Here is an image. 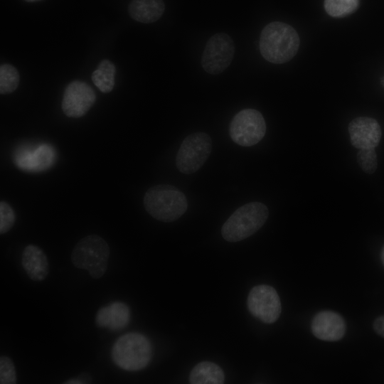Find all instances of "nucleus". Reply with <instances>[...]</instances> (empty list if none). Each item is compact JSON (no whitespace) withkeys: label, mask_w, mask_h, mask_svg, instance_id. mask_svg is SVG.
I'll list each match as a JSON object with an SVG mask.
<instances>
[{"label":"nucleus","mask_w":384,"mask_h":384,"mask_svg":"<svg viewBox=\"0 0 384 384\" xmlns=\"http://www.w3.org/2000/svg\"><path fill=\"white\" fill-rule=\"evenodd\" d=\"M359 6V0H324L326 12L331 16L342 18L355 12Z\"/></svg>","instance_id":"obj_19"},{"label":"nucleus","mask_w":384,"mask_h":384,"mask_svg":"<svg viewBox=\"0 0 384 384\" xmlns=\"http://www.w3.org/2000/svg\"><path fill=\"white\" fill-rule=\"evenodd\" d=\"M144 206L154 218L162 222H172L184 214L188 203L183 193L175 186L159 184L146 191Z\"/></svg>","instance_id":"obj_2"},{"label":"nucleus","mask_w":384,"mask_h":384,"mask_svg":"<svg viewBox=\"0 0 384 384\" xmlns=\"http://www.w3.org/2000/svg\"><path fill=\"white\" fill-rule=\"evenodd\" d=\"M383 85H384V78H383Z\"/></svg>","instance_id":"obj_28"},{"label":"nucleus","mask_w":384,"mask_h":384,"mask_svg":"<svg viewBox=\"0 0 384 384\" xmlns=\"http://www.w3.org/2000/svg\"><path fill=\"white\" fill-rule=\"evenodd\" d=\"M357 161L361 169L368 174L377 169L378 160L375 149H361L357 153Z\"/></svg>","instance_id":"obj_21"},{"label":"nucleus","mask_w":384,"mask_h":384,"mask_svg":"<svg viewBox=\"0 0 384 384\" xmlns=\"http://www.w3.org/2000/svg\"><path fill=\"white\" fill-rule=\"evenodd\" d=\"M348 132L351 144L358 149H375L382 135L378 122L368 117L353 119L348 124Z\"/></svg>","instance_id":"obj_11"},{"label":"nucleus","mask_w":384,"mask_h":384,"mask_svg":"<svg viewBox=\"0 0 384 384\" xmlns=\"http://www.w3.org/2000/svg\"><path fill=\"white\" fill-rule=\"evenodd\" d=\"M64 383H66V384H82V383H85V382H84V380L82 379H79V378H70L68 380H66Z\"/></svg>","instance_id":"obj_25"},{"label":"nucleus","mask_w":384,"mask_h":384,"mask_svg":"<svg viewBox=\"0 0 384 384\" xmlns=\"http://www.w3.org/2000/svg\"><path fill=\"white\" fill-rule=\"evenodd\" d=\"M17 378L15 366L11 359L6 356L0 358V383L15 384Z\"/></svg>","instance_id":"obj_22"},{"label":"nucleus","mask_w":384,"mask_h":384,"mask_svg":"<svg viewBox=\"0 0 384 384\" xmlns=\"http://www.w3.org/2000/svg\"><path fill=\"white\" fill-rule=\"evenodd\" d=\"M266 124L262 114L254 109H244L238 112L230 122L229 134L231 139L242 146L257 144L265 136Z\"/></svg>","instance_id":"obj_7"},{"label":"nucleus","mask_w":384,"mask_h":384,"mask_svg":"<svg viewBox=\"0 0 384 384\" xmlns=\"http://www.w3.org/2000/svg\"><path fill=\"white\" fill-rule=\"evenodd\" d=\"M311 332L315 337L326 341L341 339L346 329V322L338 313L332 311H321L313 318Z\"/></svg>","instance_id":"obj_12"},{"label":"nucleus","mask_w":384,"mask_h":384,"mask_svg":"<svg viewBox=\"0 0 384 384\" xmlns=\"http://www.w3.org/2000/svg\"><path fill=\"white\" fill-rule=\"evenodd\" d=\"M19 74L15 67L10 64H3L0 67V93L8 94L14 92L19 83Z\"/></svg>","instance_id":"obj_20"},{"label":"nucleus","mask_w":384,"mask_h":384,"mask_svg":"<svg viewBox=\"0 0 384 384\" xmlns=\"http://www.w3.org/2000/svg\"><path fill=\"white\" fill-rule=\"evenodd\" d=\"M21 265L28 277L33 281H43L49 273L46 255L38 246L33 244L28 245L23 249Z\"/></svg>","instance_id":"obj_15"},{"label":"nucleus","mask_w":384,"mask_h":384,"mask_svg":"<svg viewBox=\"0 0 384 384\" xmlns=\"http://www.w3.org/2000/svg\"><path fill=\"white\" fill-rule=\"evenodd\" d=\"M16 216L14 209L4 201L0 203V233L9 232L15 223Z\"/></svg>","instance_id":"obj_23"},{"label":"nucleus","mask_w":384,"mask_h":384,"mask_svg":"<svg viewBox=\"0 0 384 384\" xmlns=\"http://www.w3.org/2000/svg\"><path fill=\"white\" fill-rule=\"evenodd\" d=\"M164 9L163 0H132L128 6V12L134 20L149 23L159 19Z\"/></svg>","instance_id":"obj_16"},{"label":"nucleus","mask_w":384,"mask_h":384,"mask_svg":"<svg viewBox=\"0 0 384 384\" xmlns=\"http://www.w3.org/2000/svg\"><path fill=\"white\" fill-rule=\"evenodd\" d=\"M212 150V139L205 132H195L182 142L176 156V165L184 174L196 172L208 159Z\"/></svg>","instance_id":"obj_6"},{"label":"nucleus","mask_w":384,"mask_h":384,"mask_svg":"<svg viewBox=\"0 0 384 384\" xmlns=\"http://www.w3.org/2000/svg\"><path fill=\"white\" fill-rule=\"evenodd\" d=\"M111 356L114 363L125 370L146 368L152 358V346L144 335L131 332L120 336L114 343Z\"/></svg>","instance_id":"obj_3"},{"label":"nucleus","mask_w":384,"mask_h":384,"mask_svg":"<svg viewBox=\"0 0 384 384\" xmlns=\"http://www.w3.org/2000/svg\"><path fill=\"white\" fill-rule=\"evenodd\" d=\"M300 40L290 25L274 21L265 26L260 34V50L262 57L274 64L290 60L297 53Z\"/></svg>","instance_id":"obj_1"},{"label":"nucleus","mask_w":384,"mask_h":384,"mask_svg":"<svg viewBox=\"0 0 384 384\" xmlns=\"http://www.w3.org/2000/svg\"><path fill=\"white\" fill-rule=\"evenodd\" d=\"M110 255L107 241L97 235H89L77 242L70 258L76 268L86 270L92 278L99 279L107 271Z\"/></svg>","instance_id":"obj_5"},{"label":"nucleus","mask_w":384,"mask_h":384,"mask_svg":"<svg viewBox=\"0 0 384 384\" xmlns=\"http://www.w3.org/2000/svg\"><path fill=\"white\" fill-rule=\"evenodd\" d=\"M380 257H381V260L383 262V264L384 265V247L382 249Z\"/></svg>","instance_id":"obj_26"},{"label":"nucleus","mask_w":384,"mask_h":384,"mask_svg":"<svg viewBox=\"0 0 384 384\" xmlns=\"http://www.w3.org/2000/svg\"><path fill=\"white\" fill-rule=\"evenodd\" d=\"M234 53L235 46L231 37L225 33H218L210 38L205 46L202 67L209 74H220L230 65Z\"/></svg>","instance_id":"obj_8"},{"label":"nucleus","mask_w":384,"mask_h":384,"mask_svg":"<svg viewBox=\"0 0 384 384\" xmlns=\"http://www.w3.org/2000/svg\"><path fill=\"white\" fill-rule=\"evenodd\" d=\"M247 304L250 312L265 324L275 322L282 311L277 291L267 284H260L252 288L247 297Z\"/></svg>","instance_id":"obj_9"},{"label":"nucleus","mask_w":384,"mask_h":384,"mask_svg":"<svg viewBox=\"0 0 384 384\" xmlns=\"http://www.w3.org/2000/svg\"><path fill=\"white\" fill-rule=\"evenodd\" d=\"M269 215L267 206L252 202L238 208L224 223L223 238L228 242L242 240L255 233L266 222Z\"/></svg>","instance_id":"obj_4"},{"label":"nucleus","mask_w":384,"mask_h":384,"mask_svg":"<svg viewBox=\"0 0 384 384\" xmlns=\"http://www.w3.org/2000/svg\"><path fill=\"white\" fill-rule=\"evenodd\" d=\"M224 382L225 375L222 368L210 361L196 364L189 376V383L191 384H222Z\"/></svg>","instance_id":"obj_17"},{"label":"nucleus","mask_w":384,"mask_h":384,"mask_svg":"<svg viewBox=\"0 0 384 384\" xmlns=\"http://www.w3.org/2000/svg\"><path fill=\"white\" fill-rule=\"evenodd\" d=\"M129 307L121 302H114L99 309L95 319L97 326L107 327L112 331L124 329L129 324Z\"/></svg>","instance_id":"obj_14"},{"label":"nucleus","mask_w":384,"mask_h":384,"mask_svg":"<svg viewBox=\"0 0 384 384\" xmlns=\"http://www.w3.org/2000/svg\"><path fill=\"white\" fill-rule=\"evenodd\" d=\"M27 2H33V1H41V0H25Z\"/></svg>","instance_id":"obj_27"},{"label":"nucleus","mask_w":384,"mask_h":384,"mask_svg":"<svg viewBox=\"0 0 384 384\" xmlns=\"http://www.w3.org/2000/svg\"><path fill=\"white\" fill-rule=\"evenodd\" d=\"M54 159V149L48 144H42L34 150L19 149L14 156V161L18 168L30 172L47 170L53 165Z\"/></svg>","instance_id":"obj_13"},{"label":"nucleus","mask_w":384,"mask_h":384,"mask_svg":"<svg viewBox=\"0 0 384 384\" xmlns=\"http://www.w3.org/2000/svg\"><path fill=\"white\" fill-rule=\"evenodd\" d=\"M375 331L384 338V315L378 317L373 322Z\"/></svg>","instance_id":"obj_24"},{"label":"nucleus","mask_w":384,"mask_h":384,"mask_svg":"<svg viewBox=\"0 0 384 384\" xmlns=\"http://www.w3.org/2000/svg\"><path fill=\"white\" fill-rule=\"evenodd\" d=\"M95 98L90 85L85 82L74 80L65 89L61 104L63 112L69 117H82L93 105Z\"/></svg>","instance_id":"obj_10"},{"label":"nucleus","mask_w":384,"mask_h":384,"mask_svg":"<svg viewBox=\"0 0 384 384\" xmlns=\"http://www.w3.org/2000/svg\"><path fill=\"white\" fill-rule=\"evenodd\" d=\"M116 68L114 65L107 59L102 60L97 68L92 74V80L102 92L107 93L112 90L114 85Z\"/></svg>","instance_id":"obj_18"}]
</instances>
